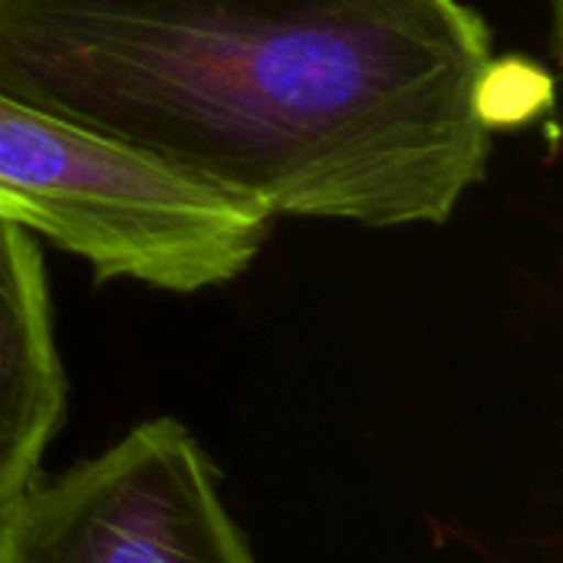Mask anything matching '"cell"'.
<instances>
[{
  "label": "cell",
  "mask_w": 563,
  "mask_h": 563,
  "mask_svg": "<svg viewBox=\"0 0 563 563\" xmlns=\"http://www.w3.org/2000/svg\"><path fill=\"white\" fill-rule=\"evenodd\" d=\"M66 373L36 234L0 218V501L40 465L63 422Z\"/></svg>",
  "instance_id": "cell-4"
},
{
  "label": "cell",
  "mask_w": 563,
  "mask_h": 563,
  "mask_svg": "<svg viewBox=\"0 0 563 563\" xmlns=\"http://www.w3.org/2000/svg\"><path fill=\"white\" fill-rule=\"evenodd\" d=\"M495 82L465 0H0V92L271 221H449Z\"/></svg>",
  "instance_id": "cell-1"
},
{
  "label": "cell",
  "mask_w": 563,
  "mask_h": 563,
  "mask_svg": "<svg viewBox=\"0 0 563 563\" xmlns=\"http://www.w3.org/2000/svg\"><path fill=\"white\" fill-rule=\"evenodd\" d=\"M0 563H257L198 439L135 426L63 475L33 472L0 501Z\"/></svg>",
  "instance_id": "cell-3"
},
{
  "label": "cell",
  "mask_w": 563,
  "mask_h": 563,
  "mask_svg": "<svg viewBox=\"0 0 563 563\" xmlns=\"http://www.w3.org/2000/svg\"><path fill=\"white\" fill-rule=\"evenodd\" d=\"M0 218H3V214H0Z\"/></svg>",
  "instance_id": "cell-5"
},
{
  "label": "cell",
  "mask_w": 563,
  "mask_h": 563,
  "mask_svg": "<svg viewBox=\"0 0 563 563\" xmlns=\"http://www.w3.org/2000/svg\"><path fill=\"white\" fill-rule=\"evenodd\" d=\"M0 214L99 280L195 294L261 254L271 218L0 92Z\"/></svg>",
  "instance_id": "cell-2"
}]
</instances>
